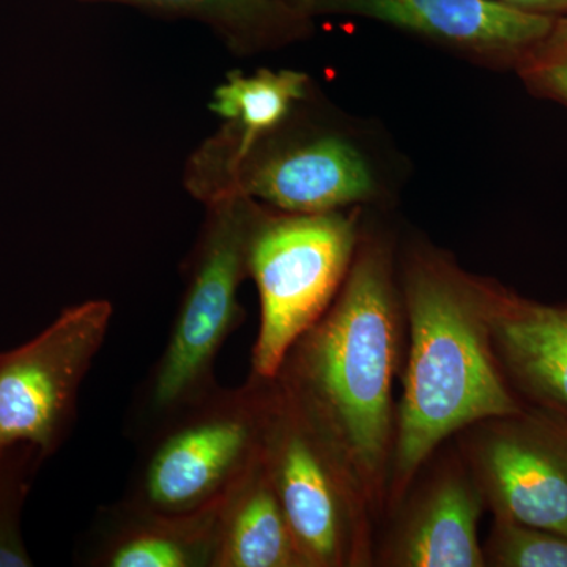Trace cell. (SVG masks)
Masks as SVG:
<instances>
[{
	"label": "cell",
	"mask_w": 567,
	"mask_h": 567,
	"mask_svg": "<svg viewBox=\"0 0 567 567\" xmlns=\"http://www.w3.org/2000/svg\"><path fill=\"white\" fill-rule=\"evenodd\" d=\"M385 241L358 244L341 290L275 377L334 446L368 502L382 498L393 454L401 301Z\"/></svg>",
	"instance_id": "obj_1"
},
{
	"label": "cell",
	"mask_w": 567,
	"mask_h": 567,
	"mask_svg": "<svg viewBox=\"0 0 567 567\" xmlns=\"http://www.w3.org/2000/svg\"><path fill=\"white\" fill-rule=\"evenodd\" d=\"M484 282L427 246L406 256L410 346L388 480L394 498L447 436L525 412L492 346Z\"/></svg>",
	"instance_id": "obj_2"
},
{
	"label": "cell",
	"mask_w": 567,
	"mask_h": 567,
	"mask_svg": "<svg viewBox=\"0 0 567 567\" xmlns=\"http://www.w3.org/2000/svg\"><path fill=\"white\" fill-rule=\"evenodd\" d=\"M207 208L173 330L134 410L141 436L218 386L216 358L241 322L238 289L249 276V246L265 208L245 196L224 197Z\"/></svg>",
	"instance_id": "obj_3"
},
{
	"label": "cell",
	"mask_w": 567,
	"mask_h": 567,
	"mask_svg": "<svg viewBox=\"0 0 567 567\" xmlns=\"http://www.w3.org/2000/svg\"><path fill=\"white\" fill-rule=\"evenodd\" d=\"M274 380L216 386L147 435L125 505L189 516L218 505L262 451Z\"/></svg>",
	"instance_id": "obj_4"
},
{
	"label": "cell",
	"mask_w": 567,
	"mask_h": 567,
	"mask_svg": "<svg viewBox=\"0 0 567 567\" xmlns=\"http://www.w3.org/2000/svg\"><path fill=\"white\" fill-rule=\"evenodd\" d=\"M358 244V221L352 215L264 212L248 256V274L260 300L254 379L268 382L279 374L295 342L333 303Z\"/></svg>",
	"instance_id": "obj_5"
},
{
	"label": "cell",
	"mask_w": 567,
	"mask_h": 567,
	"mask_svg": "<svg viewBox=\"0 0 567 567\" xmlns=\"http://www.w3.org/2000/svg\"><path fill=\"white\" fill-rule=\"evenodd\" d=\"M262 453L306 567L365 557V496L334 446L274 379Z\"/></svg>",
	"instance_id": "obj_6"
},
{
	"label": "cell",
	"mask_w": 567,
	"mask_h": 567,
	"mask_svg": "<svg viewBox=\"0 0 567 567\" xmlns=\"http://www.w3.org/2000/svg\"><path fill=\"white\" fill-rule=\"evenodd\" d=\"M112 312L106 300L71 306L32 341L0 353V456L28 450L43 461L61 447Z\"/></svg>",
	"instance_id": "obj_7"
},
{
	"label": "cell",
	"mask_w": 567,
	"mask_h": 567,
	"mask_svg": "<svg viewBox=\"0 0 567 567\" xmlns=\"http://www.w3.org/2000/svg\"><path fill=\"white\" fill-rule=\"evenodd\" d=\"M186 188L205 205L245 196L292 215L339 212L374 199L379 186L368 156L338 134L276 147L264 137L241 158L189 162Z\"/></svg>",
	"instance_id": "obj_8"
},
{
	"label": "cell",
	"mask_w": 567,
	"mask_h": 567,
	"mask_svg": "<svg viewBox=\"0 0 567 567\" xmlns=\"http://www.w3.org/2000/svg\"><path fill=\"white\" fill-rule=\"evenodd\" d=\"M305 17L382 22L492 69H514L546 37L554 17L496 0H284Z\"/></svg>",
	"instance_id": "obj_9"
},
{
	"label": "cell",
	"mask_w": 567,
	"mask_h": 567,
	"mask_svg": "<svg viewBox=\"0 0 567 567\" xmlns=\"http://www.w3.org/2000/svg\"><path fill=\"white\" fill-rule=\"evenodd\" d=\"M484 423L473 462L495 516L567 535V423L527 412Z\"/></svg>",
	"instance_id": "obj_10"
},
{
	"label": "cell",
	"mask_w": 567,
	"mask_h": 567,
	"mask_svg": "<svg viewBox=\"0 0 567 567\" xmlns=\"http://www.w3.org/2000/svg\"><path fill=\"white\" fill-rule=\"evenodd\" d=\"M484 298L503 372L529 401L567 423V306L537 303L488 281Z\"/></svg>",
	"instance_id": "obj_11"
},
{
	"label": "cell",
	"mask_w": 567,
	"mask_h": 567,
	"mask_svg": "<svg viewBox=\"0 0 567 567\" xmlns=\"http://www.w3.org/2000/svg\"><path fill=\"white\" fill-rule=\"evenodd\" d=\"M213 567H306L262 451L219 503Z\"/></svg>",
	"instance_id": "obj_12"
},
{
	"label": "cell",
	"mask_w": 567,
	"mask_h": 567,
	"mask_svg": "<svg viewBox=\"0 0 567 567\" xmlns=\"http://www.w3.org/2000/svg\"><path fill=\"white\" fill-rule=\"evenodd\" d=\"M219 503L189 516L145 513L121 503L104 522L89 565L213 567Z\"/></svg>",
	"instance_id": "obj_13"
},
{
	"label": "cell",
	"mask_w": 567,
	"mask_h": 567,
	"mask_svg": "<svg viewBox=\"0 0 567 567\" xmlns=\"http://www.w3.org/2000/svg\"><path fill=\"white\" fill-rule=\"evenodd\" d=\"M483 488L464 473H446L421 496L395 540L391 561L404 567H483L477 520Z\"/></svg>",
	"instance_id": "obj_14"
},
{
	"label": "cell",
	"mask_w": 567,
	"mask_h": 567,
	"mask_svg": "<svg viewBox=\"0 0 567 567\" xmlns=\"http://www.w3.org/2000/svg\"><path fill=\"white\" fill-rule=\"evenodd\" d=\"M309 78L295 70H259L251 76L233 73L213 92L210 110L226 121L223 132L205 142L192 159L234 162L257 142L278 132L295 104L308 95Z\"/></svg>",
	"instance_id": "obj_15"
},
{
	"label": "cell",
	"mask_w": 567,
	"mask_h": 567,
	"mask_svg": "<svg viewBox=\"0 0 567 567\" xmlns=\"http://www.w3.org/2000/svg\"><path fill=\"white\" fill-rule=\"evenodd\" d=\"M122 3L136 9L204 22L237 54H257L305 39L311 18L284 0H81Z\"/></svg>",
	"instance_id": "obj_16"
},
{
	"label": "cell",
	"mask_w": 567,
	"mask_h": 567,
	"mask_svg": "<svg viewBox=\"0 0 567 567\" xmlns=\"http://www.w3.org/2000/svg\"><path fill=\"white\" fill-rule=\"evenodd\" d=\"M486 565L499 567H567V535L496 517L483 548Z\"/></svg>",
	"instance_id": "obj_17"
},
{
	"label": "cell",
	"mask_w": 567,
	"mask_h": 567,
	"mask_svg": "<svg viewBox=\"0 0 567 567\" xmlns=\"http://www.w3.org/2000/svg\"><path fill=\"white\" fill-rule=\"evenodd\" d=\"M39 457L28 450L0 456V567H31L33 561L21 533V507L28 481L25 466Z\"/></svg>",
	"instance_id": "obj_18"
},
{
	"label": "cell",
	"mask_w": 567,
	"mask_h": 567,
	"mask_svg": "<svg viewBox=\"0 0 567 567\" xmlns=\"http://www.w3.org/2000/svg\"><path fill=\"white\" fill-rule=\"evenodd\" d=\"M516 71L533 95L567 110V13L555 18L550 31L525 55Z\"/></svg>",
	"instance_id": "obj_19"
},
{
	"label": "cell",
	"mask_w": 567,
	"mask_h": 567,
	"mask_svg": "<svg viewBox=\"0 0 567 567\" xmlns=\"http://www.w3.org/2000/svg\"><path fill=\"white\" fill-rule=\"evenodd\" d=\"M514 9L532 11V13L546 14V17H561L567 13V0H496Z\"/></svg>",
	"instance_id": "obj_20"
}]
</instances>
